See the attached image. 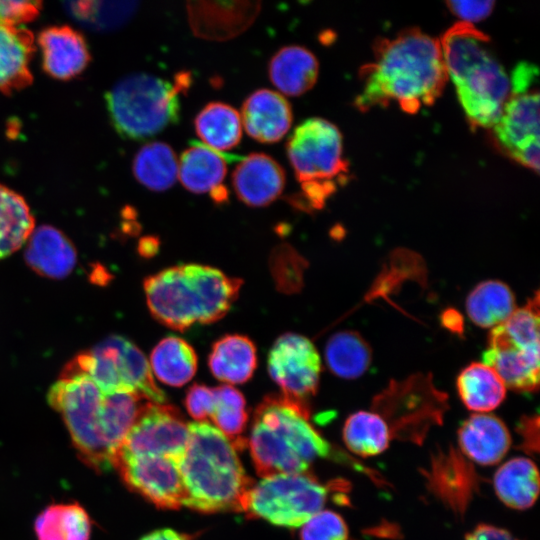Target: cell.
<instances>
[{"label":"cell","instance_id":"60d3db41","mask_svg":"<svg viewBox=\"0 0 540 540\" xmlns=\"http://www.w3.org/2000/svg\"><path fill=\"white\" fill-rule=\"evenodd\" d=\"M42 7L39 1L0 0V24L16 26L37 17Z\"/></svg>","mask_w":540,"mask_h":540},{"label":"cell","instance_id":"603a6c76","mask_svg":"<svg viewBox=\"0 0 540 540\" xmlns=\"http://www.w3.org/2000/svg\"><path fill=\"white\" fill-rule=\"evenodd\" d=\"M24 256L33 271L51 279L68 276L77 261L72 242L60 230L49 225L32 231Z\"/></svg>","mask_w":540,"mask_h":540},{"label":"cell","instance_id":"6da1fadb","mask_svg":"<svg viewBox=\"0 0 540 540\" xmlns=\"http://www.w3.org/2000/svg\"><path fill=\"white\" fill-rule=\"evenodd\" d=\"M447 72L440 42L419 29L378 40L374 60L362 67V88L355 100L360 111L396 102L408 113L431 105L441 95Z\"/></svg>","mask_w":540,"mask_h":540},{"label":"cell","instance_id":"f6af8a7d","mask_svg":"<svg viewBox=\"0 0 540 540\" xmlns=\"http://www.w3.org/2000/svg\"><path fill=\"white\" fill-rule=\"evenodd\" d=\"M193 536L180 533L173 529L163 528L154 530L143 536L140 540H192Z\"/></svg>","mask_w":540,"mask_h":540},{"label":"cell","instance_id":"277c9868","mask_svg":"<svg viewBox=\"0 0 540 540\" xmlns=\"http://www.w3.org/2000/svg\"><path fill=\"white\" fill-rule=\"evenodd\" d=\"M447 72L474 128H492L510 94V78L496 57L490 38L472 24L459 22L440 42Z\"/></svg>","mask_w":540,"mask_h":540},{"label":"cell","instance_id":"2e32d148","mask_svg":"<svg viewBox=\"0 0 540 540\" xmlns=\"http://www.w3.org/2000/svg\"><path fill=\"white\" fill-rule=\"evenodd\" d=\"M181 461L155 455L118 457L113 461L128 488L161 509L184 505Z\"/></svg>","mask_w":540,"mask_h":540},{"label":"cell","instance_id":"9c48e42d","mask_svg":"<svg viewBox=\"0 0 540 540\" xmlns=\"http://www.w3.org/2000/svg\"><path fill=\"white\" fill-rule=\"evenodd\" d=\"M85 375L104 393L131 392L146 401L165 403L166 395L154 381L149 362L129 339L112 335L77 354L60 377Z\"/></svg>","mask_w":540,"mask_h":540},{"label":"cell","instance_id":"f546056e","mask_svg":"<svg viewBox=\"0 0 540 540\" xmlns=\"http://www.w3.org/2000/svg\"><path fill=\"white\" fill-rule=\"evenodd\" d=\"M197 363L196 352L187 341L177 336H168L153 348L149 365L152 374L160 382L180 387L193 378Z\"/></svg>","mask_w":540,"mask_h":540},{"label":"cell","instance_id":"bcb514c9","mask_svg":"<svg viewBox=\"0 0 540 540\" xmlns=\"http://www.w3.org/2000/svg\"><path fill=\"white\" fill-rule=\"evenodd\" d=\"M442 325L453 333L460 334L463 331V318L458 311L447 309L441 315Z\"/></svg>","mask_w":540,"mask_h":540},{"label":"cell","instance_id":"5b68a950","mask_svg":"<svg viewBox=\"0 0 540 540\" xmlns=\"http://www.w3.org/2000/svg\"><path fill=\"white\" fill-rule=\"evenodd\" d=\"M189 440L180 464L184 505L203 513L240 512L253 481L247 477L233 443L207 422L188 424Z\"/></svg>","mask_w":540,"mask_h":540},{"label":"cell","instance_id":"ffe728a7","mask_svg":"<svg viewBox=\"0 0 540 540\" xmlns=\"http://www.w3.org/2000/svg\"><path fill=\"white\" fill-rule=\"evenodd\" d=\"M457 436L461 453L483 466L500 462L512 441L505 423L487 413H476L467 418L459 427Z\"/></svg>","mask_w":540,"mask_h":540},{"label":"cell","instance_id":"7c38bea8","mask_svg":"<svg viewBox=\"0 0 540 540\" xmlns=\"http://www.w3.org/2000/svg\"><path fill=\"white\" fill-rule=\"evenodd\" d=\"M538 69L519 63L510 78V94L493 134L500 148L521 165L539 171Z\"/></svg>","mask_w":540,"mask_h":540},{"label":"cell","instance_id":"8fae6325","mask_svg":"<svg viewBox=\"0 0 540 540\" xmlns=\"http://www.w3.org/2000/svg\"><path fill=\"white\" fill-rule=\"evenodd\" d=\"M104 396L85 375L60 377L47 395L50 406L62 415L79 457L98 472L112 466L101 435Z\"/></svg>","mask_w":540,"mask_h":540},{"label":"cell","instance_id":"4dcf8cb0","mask_svg":"<svg viewBox=\"0 0 540 540\" xmlns=\"http://www.w3.org/2000/svg\"><path fill=\"white\" fill-rule=\"evenodd\" d=\"M516 310L515 297L508 285L497 280L480 282L466 299L470 320L481 328H494Z\"/></svg>","mask_w":540,"mask_h":540},{"label":"cell","instance_id":"cb8c5ba5","mask_svg":"<svg viewBox=\"0 0 540 540\" xmlns=\"http://www.w3.org/2000/svg\"><path fill=\"white\" fill-rule=\"evenodd\" d=\"M34 52L30 31L0 24V92L10 94L32 82L29 68Z\"/></svg>","mask_w":540,"mask_h":540},{"label":"cell","instance_id":"7a4b0ae2","mask_svg":"<svg viewBox=\"0 0 540 540\" xmlns=\"http://www.w3.org/2000/svg\"><path fill=\"white\" fill-rule=\"evenodd\" d=\"M251 457L261 477L308 472L318 458L348 463L371 473L321 436L309 422V407L281 394L266 396L257 406L250 438Z\"/></svg>","mask_w":540,"mask_h":540},{"label":"cell","instance_id":"8d00e7d4","mask_svg":"<svg viewBox=\"0 0 540 540\" xmlns=\"http://www.w3.org/2000/svg\"><path fill=\"white\" fill-rule=\"evenodd\" d=\"M342 436L348 450L362 457L383 453L392 439L387 423L379 414L362 410L346 419Z\"/></svg>","mask_w":540,"mask_h":540},{"label":"cell","instance_id":"7bdbcfd3","mask_svg":"<svg viewBox=\"0 0 540 540\" xmlns=\"http://www.w3.org/2000/svg\"><path fill=\"white\" fill-rule=\"evenodd\" d=\"M517 432L521 436L520 449L530 455H537L539 450V416L525 415L517 424Z\"/></svg>","mask_w":540,"mask_h":540},{"label":"cell","instance_id":"44dd1931","mask_svg":"<svg viewBox=\"0 0 540 540\" xmlns=\"http://www.w3.org/2000/svg\"><path fill=\"white\" fill-rule=\"evenodd\" d=\"M240 117L250 137L262 143H274L288 132L292 110L280 93L259 89L246 98Z\"/></svg>","mask_w":540,"mask_h":540},{"label":"cell","instance_id":"836d02e7","mask_svg":"<svg viewBox=\"0 0 540 540\" xmlns=\"http://www.w3.org/2000/svg\"><path fill=\"white\" fill-rule=\"evenodd\" d=\"M38 540H89L91 520L77 503L52 504L35 520Z\"/></svg>","mask_w":540,"mask_h":540},{"label":"cell","instance_id":"83f0119b","mask_svg":"<svg viewBox=\"0 0 540 540\" xmlns=\"http://www.w3.org/2000/svg\"><path fill=\"white\" fill-rule=\"evenodd\" d=\"M456 388L463 404L478 413L494 410L506 395V386L499 375L481 362H472L460 372Z\"/></svg>","mask_w":540,"mask_h":540},{"label":"cell","instance_id":"74e56055","mask_svg":"<svg viewBox=\"0 0 540 540\" xmlns=\"http://www.w3.org/2000/svg\"><path fill=\"white\" fill-rule=\"evenodd\" d=\"M214 394L215 404L211 420L236 449L244 447L246 442L241 434L245 429L248 414L243 394L231 385L214 388Z\"/></svg>","mask_w":540,"mask_h":540},{"label":"cell","instance_id":"b9f144b4","mask_svg":"<svg viewBox=\"0 0 540 540\" xmlns=\"http://www.w3.org/2000/svg\"><path fill=\"white\" fill-rule=\"evenodd\" d=\"M446 4L462 22L469 24L489 16L494 7V1H448Z\"/></svg>","mask_w":540,"mask_h":540},{"label":"cell","instance_id":"7402d4cb","mask_svg":"<svg viewBox=\"0 0 540 540\" xmlns=\"http://www.w3.org/2000/svg\"><path fill=\"white\" fill-rule=\"evenodd\" d=\"M43 68L56 79L68 80L88 65L90 54L83 36L69 26H53L38 37Z\"/></svg>","mask_w":540,"mask_h":540},{"label":"cell","instance_id":"f35d334b","mask_svg":"<svg viewBox=\"0 0 540 540\" xmlns=\"http://www.w3.org/2000/svg\"><path fill=\"white\" fill-rule=\"evenodd\" d=\"M301 527L300 540H348L344 519L330 510H321Z\"/></svg>","mask_w":540,"mask_h":540},{"label":"cell","instance_id":"f1b7e54d","mask_svg":"<svg viewBox=\"0 0 540 540\" xmlns=\"http://www.w3.org/2000/svg\"><path fill=\"white\" fill-rule=\"evenodd\" d=\"M178 164L182 185L193 193H211L221 186L227 170L225 158L202 143L187 148Z\"/></svg>","mask_w":540,"mask_h":540},{"label":"cell","instance_id":"3957f363","mask_svg":"<svg viewBox=\"0 0 540 540\" xmlns=\"http://www.w3.org/2000/svg\"><path fill=\"white\" fill-rule=\"evenodd\" d=\"M242 280L211 266L182 264L148 276L143 283L147 306L162 325L185 331L195 323L223 318L236 301Z\"/></svg>","mask_w":540,"mask_h":540},{"label":"cell","instance_id":"e575fe53","mask_svg":"<svg viewBox=\"0 0 540 540\" xmlns=\"http://www.w3.org/2000/svg\"><path fill=\"white\" fill-rule=\"evenodd\" d=\"M34 230V218L24 198L0 184V259L28 240Z\"/></svg>","mask_w":540,"mask_h":540},{"label":"cell","instance_id":"ee69618b","mask_svg":"<svg viewBox=\"0 0 540 540\" xmlns=\"http://www.w3.org/2000/svg\"><path fill=\"white\" fill-rule=\"evenodd\" d=\"M465 540H519L509 531L489 524H480L469 532Z\"/></svg>","mask_w":540,"mask_h":540},{"label":"cell","instance_id":"8992f818","mask_svg":"<svg viewBox=\"0 0 540 540\" xmlns=\"http://www.w3.org/2000/svg\"><path fill=\"white\" fill-rule=\"evenodd\" d=\"M287 156L301 193L293 203L309 209H321L326 200L345 184L349 163L343 156L339 129L323 118H309L299 124L286 145Z\"/></svg>","mask_w":540,"mask_h":540},{"label":"cell","instance_id":"4fadbf2b","mask_svg":"<svg viewBox=\"0 0 540 540\" xmlns=\"http://www.w3.org/2000/svg\"><path fill=\"white\" fill-rule=\"evenodd\" d=\"M372 406L387 423L391 438L421 444L428 430L442 423L447 397L434 387L430 376L419 374L391 382Z\"/></svg>","mask_w":540,"mask_h":540},{"label":"cell","instance_id":"30bf717a","mask_svg":"<svg viewBox=\"0 0 540 540\" xmlns=\"http://www.w3.org/2000/svg\"><path fill=\"white\" fill-rule=\"evenodd\" d=\"M343 488L341 483L323 484L310 472L264 477L246 491L240 512L249 518L296 528L322 510L332 491Z\"/></svg>","mask_w":540,"mask_h":540},{"label":"cell","instance_id":"ba28073f","mask_svg":"<svg viewBox=\"0 0 540 540\" xmlns=\"http://www.w3.org/2000/svg\"><path fill=\"white\" fill-rule=\"evenodd\" d=\"M539 293L516 308L503 323L491 329L483 363L491 367L505 386L532 393L539 386Z\"/></svg>","mask_w":540,"mask_h":540},{"label":"cell","instance_id":"d6986e66","mask_svg":"<svg viewBox=\"0 0 540 540\" xmlns=\"http://www.w3.org/2000/svg\"><path fill=\"white\" fill-rule=\"evenodd\" d=\"M232 183L237 197L250 207L273 202L285 186L282 167L269 155L251 153L236 166Z\"/></svg>","mask_w":540,"mask_h":540},{"label":"cell","instance_id":"9a60e30c","mask_svg":"<svg viewBox=\"0 0 540 540\" xmlns=\"http://www.w3.org/2000/svg\"><path fill=\"white\" fill-rule=\"evenodd\" d=\"M267 367L283 395L307 403L316 394L321 359L308 338L295 333L281 335L269 351Z\"/></svg>","mask_w":540,"mask_h":540},{"label":"cell","instance_id":"4316f807","mask_svg":"<svg viewBox=\"0 0 540 540\" xmlns=\"http://www.w3.org/2000/svg\"><path fill=\"white\" fill-rule=\"evenodd\" d=\"M500 501L509 508L525 510L534 505L539 494V472L526 457H515L502 464L493 477Z\"/></svg>","mask_w":540,"mask_h":540},{"label":"cell","instance_id":"484cf974","mask_svg":"<svg viewBox=\"0 0 540 540\" xmlns=\"http://www.w3.org/2000/svg\"><path fill=\"white\" fill-rule=\"evenodd\" d=\"M319 65L308 49L289 45L279 49L269 62V77L284 94L298 96L313 87Z\"/></svg>","mask_w":540,"mask_h":540},{"label":"cell","instance_id":"ab89813d","mask_svg":"<svg viewBox=\"0 0 540 540\" xmlns=\"http://www.w3.org/2000/svg\"><path fill=\"white\" fill-rule=\"evenodd\" d=\"M214 388L196 383L187 390L184 405L188 414L196 422H204L210 418L214 409Z\"/></svg>","mask_w":540,"mask_h":540},{"label":"cell","instance_id":"1f68e13d","mask_svg":"<svg viewBox=\"0 0 540 540\" xmlns=\"http://www.w3.org/2000/svg\"><path fill=\"white\" fill-rule=\"evenodd\" d=\"M194 124L204 145L217 152L232 149L242 136L240 114L222 102L207 104L197 114Z\"/></svg>","mask_w":540,"mask_h":540},{"label":"cell","instance_id":"d590c367","mask_svg":"<svg viewBox=\"0 0 540 540\" xmlns=\"http://www.w3.org/2000/svg\"><path fill=\"white\" fill-rule=\"evenodd\" d=\"M178 168L174 150L159 141L142 146L133 160L135 178L152 191H164L173 186L178 176Z\"/></svg>","mask_w":540,"mask_h":540},{"label":"cell","instance_id":"d6a6232c","mask_svg":"<svg viewBox=\"0 0 540 540\" xmlns=\"http://www.w3.org/2000/svg\"><path fill=\"white\" fill-rule=\"evenodd\" d=\"M372 360V350L356 331L345 330L333 334L325 347V361L334 375L355 379L363 375Z\"/></svg>","mask_w":540,"mask_h":540},{"label":"cell","instance_id":"d4e9b609","mask_svg":"<svg viewBox=\"0 0 540 540\" xmlns=\"http://www.w3.org/2000/svg\"><path fill=\"white\" fill-rule=\"evenodd\" d=\"M208 367L221 382L243 384L251 379L257 367L256 347L246 336L225 335L213 343Z\"/></svg>","mask_w":540,"mask_h":540},{"label":"cell","instance_id":"e0dca14e","mask_svg":"<svg viewBox=\"0 0 540 540\" xmlns=\"http://www.w3.org/2000/svg\"><path fill=\"white\" fill-rule=\"evenodd\" d=\"M427 488L458 516L465 514L479 488V477L468 459L449 447L438 449L431 457L430 466L422 472Z\"/></svg>","mask_w":540,"mask_h":540},{"label":"cell","instance_id":"ac0fdd59","mask_svg":"<svg viewBox=\"0 0 540 540\" xmlns=\"http://www.w3.org/2000/svg\"><path fill=\"white\" fill-rule=\"evenodd\" d=\"M260 10V2L189 1L187 11L194 33L202 38L225 40L244 31Z\"/></svg>","mask_w":540,"mask_h":540},{"label":"cell","instance_id":"52a82bcc","mask_svg":"<svg viewBox=\"0 0 540 540\" xmlns=\"http://www.w3.org/2000/svg\"><path fill=\"white\" fill-rule=\"evenodd\" d=\"M188 78L180 75L178 84L147 74L134 73L118 81L108 92L107 107L117 132L129 139H145L158 134L180 117L178 91Z\"/></svg>","mask_w":540,"mask_h":540},{"label":"cell","instance_id":"7dc6e473","mask_svg":"<svg viewBox=\"0 0 540 540\" xmlns=\"http://www.w3.org/2000/svg\"><path fill=\"white\" fill-rule=\"evenodd\" d=\"M140 247H141V252L144 249H146V252L144 254L149 255L150 251H152L153 253L156 251L157 245L154 238L153 239L146 238V239H143Z\"/></svg>","mask_w":540,"mask_h":540},{"label":"cell","instance_id":"5bb4252c","mask_svg":"<svg viewBox=\"0 0 540 540\" xmlns=\"http://www.w3.org/2000/svg\"><path fill=\"white\" fill-rule=\"evenodd\" d=\"M189 440L188 423L166 403L145 402L116 451L118 457L155 455L182 461Z\"/></svg>","mask_w":540,"mask_h":540}]
</instances>
